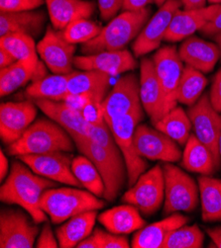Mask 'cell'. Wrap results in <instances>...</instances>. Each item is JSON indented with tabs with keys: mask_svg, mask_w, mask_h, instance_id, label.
Wrapping results in <instances>:
<instances>
[{
	"mask_svg": "<svg viewBox=\"0 0 221 248\" xmlns=\"http://www.w3.org/2000/svg\"><path fill=\"white\" fill-rule=\"evenodd\" d=\"M204 221H221V180L207 175L198 179Z\"/></svg>",
	"mask_w": 221,
	"mask_h": 248,
	"instance_id": "obj_30",
	"label": "cell"
},
{
	"mask_svg": "<svg viewBox=\"0 0 221 248\" xmlns=\"http://www.w3.org/2000/svg\"><path fill=\"white\" fill-rule=\"evenodd\" d=\"M73 141L78 151L88 157L100 171L105 184L103 199L113 202L128 181L125 160L117 143L103 147L88 138L75 139Z\"/></svg>",
	"mask_w": 221,
	"mask_h": 248,
	"instance_id": "obj_3",
	"label": "cell"
},
{
	"mask_svg": "<svg viewBox=\"0 0 221 248\" xmlns=\"http://www.w3.org/2000/svg\"><path fill=\"white\" fill-rule=\"evenodd\" d=\"M97 215V211H87L68 218L56 232L60 247H77L82 240L90 235Z\"/></svg>",
	"mask_w": 221,
	"mask_h": 248,
	"instance_id": "obj_27",
	"label": "cell"
},
{
	"mask_svg": "<svg viewBox=\"0 0 221 248\" xmlns=\"http://www.w3.org/2000/svg\"><path fill=\"white\" fill-rule=\"evenodd\" d=\"M204 241V234L198 225H185L170 233L163 248H201Z\"/></svg>",
	"mask_w": 221,
	"mask_h": 248,
	"instance_id": "obj_37",
	"label": "cell"
},
{
	"mask_svg": "<svg viewBox=\"0 0 221 248\" xmlns=\"http://www.w3.org/2000/svg\"><path fill=\"white\" fill-rule=\"evenodd\" d=\"M218 150H219V155H220V160H221V134H220L219 142H218Z\"/></svg>",
	"mask_w": 221,
	"mask_h": 248,
	"instance_id": "obj_54",
	"label": "cell"
},
{
	"mask_svg": "<svg viewBox=\"0 0 221 248\" xmlns=\"http://www.w3.org/2000/svg\"><path fill=\"white\" fill-rule=\"evenodd\" d=\"M38 54L55 74H69L75 65L76 45L68 43L63 31L48 27L43 39L37 45Z\"/></svg>",
	"mask_w": 221,
	"mask_h": 248,
	"instance_id": "obj_12",
	"label": "cell"
},
{
	"mask_svg": "<svg viewBox=\"0 0 221 248\" xmlns=\"http://www.w3.org/2000/svg\"><path fill=\"white\" fill-rule=\"evenodd\" d=\"M37 174L58 183L84 188L71 169L73 156L67 152L26 155L17 157Z\"/></svg>",
	"mask_w": 221,
	"mask_h": 248,
	"instance_id": "obj_13",
	"label": "cell"
},
{
	"mask_svg": "<svg viewBox=\"0 0 221 248\" xmlns=\"http://www.w3.org/2000/svg\"><path fill=\"white\" fill-rule=\"evenodd\" d=\"M36 247L38 248H58L60 247L58 238L55 236L53 230L46 221L45 225L42 228V231L40 232V234L38 235V239L36 241Z\"/></svg>",
	"mask_w": 221,
	"mask_h": 248,
	"instance_id": "obj_41",
	"label": "cell"
},
{
	"mask_svg": "<svg viewBox=\"0 0 221 248\" xmlns=\"http://www.w3.org/2000/svg\"><path fill=\"white\" fill-rule=\"evenodd\" d=\"M101 224L110 232L116 234H129L143 229L146 220L140 211L133 205H121L109 209L98 216Z\"/></svg>",
	"mask_w": 221,
	"mask_h": 248,
	"instance_id": "obj_26",
	"label": "cell"
},
{
	"mask_svg": "<svg viewBox=\"0 0 221 248\" xmlns=\"http://www.w3.org/2000/svg\"><path fill=\"white\" fill-rule=\"evenodd\" d=\"M138 154L146 159L177 162L183 155L176 141L166 134L147 125H138L134 133Z\"/></svg>",
	"mask_w": 221,
	"mask_h": 248,
	"instance_id": "obj_15",
	"label": "cell"
},
{
	"mask_svg": "<svg viewBox=\"0 0 221 248\" xmlns=\"http://www.w3.org/2000/svg\"><path fill=\"white\" fill-rule=\"evenodd\" d=\"M144 112L141 104L128 114L107 123L122 155L124 157L128 174L127 183L130 187L136 183L138 178L148 167V163L138 154L134 143V133L139 123L144 118Z\"/></svg>",
	"mask_w": 221,
	"mask_h": 248,
	"instance_id": "obj_6",
	"label": "cell"
},
{
	"mask_svg": "<svg viewBox=\"0 0 221 248\" xmlns=\"http://www.w3.org/2000/svg\"><path fill=\"white\" fill-rule=\"evenodd\" d=\"M141 105L140 84L133 73L119 78L114 87L102 102L104 120L106 123L124 116Z\"/></svg>",
	"mask_w": 221,
	"mask_h": 248,
	"instance_id": "obj_16",
	"label": "cell"
},
{
	"mask_svg": "<svg viewBox=\"0 0 221 248\" xmlns=\"http://www.w3.org/2000/svg\"><path fill=\"white\" fill-rule=\"evenodd\" d=\"M76 143L59 124L49 119H39L15 142L8 145V154L14 156L42 155L53 152H73Z\"/></svg>",
	"mask_w": 221,
	"mask_h": 248,
	"instance_id": "obj_2",
	"label": "cell"
},
{
	"mask_svg": "<svg viewBox=\"0 0 221 248\" xmlns=\"http://www.w3.org/2000/svg\"><path fill=\"white\" fill-rule=\"evenodd\" d=\"M40 62V61H39ZM38 62L17 61L13 64L0 68V94L7 96L32 80Z\"/></svg>",
	"mask_w": 221,
	"mask_h": 248,
	"instance_id": "obj_32",
	"label": "cell"
},
{
	"mask_svg": "<svg viewBox=\"0 0 221 248\" xmlns=\"http://www.w3.org/2000/svg\"><path fill=\"white\" fill-rule=\"evenodd\" d=\"M36 104L31 101L6 102L0 106V137L5 144L18 140L34 123Z\"/></svg>",
	"mask_w": 221,
	"mask_h": 248,
	"instance_id": "obj_17",
	"label": "cell"
},
{
	"mask_svg": "<svg viewBox=\"0 0 221 248\" xmlns=\"http://www.w3.org/2000/svg\"><path fill=\"white\" fill-rule=\"evenodd\" d=\"M71 169L73 174L85 190L100 198L104 197V181L100 171L88 157L84 155L73 157Z\"/></svg>",
	"mask_w": 221,
	"mask_h": 248,
	"instance_id": "obj_34",
	"label": "cell"
},
{
	"mask_svg": "<svg viewBox=\"0 0 221 248\" xmlns=\"http://www.w3.org/2000/svg\"><path fill=\"white\" fill-rule=\"evenodd\" d=\"M162 167L165 180L164 214L170 216L178 212L194 211L201 198L199 184L173 163L167 162Z\"/></svg>",
	"mask_w": 221,
	"mask_h": 248,
	"instance_id": "obj_7",
	"label": "cell"
},
{
	"mask_svg": "<svg viewBox=\"0 0 221 248\" xmlns=\"http://www.w3.org/2000/svg\"><path fill=\"white\" fill-rule=\"evenodd\" d=\"M151 10L124 11L109 21L101 34L82 46L85 55H93L106 51H120L136 39L149 21Z\"/></svg>",
	"mask_w": 221,
	"mask_h": 248,
	"instance_id": "obj_4",
	"label": "cell"
},
{
	"mask_svg": "<svg viewBox=\"0 0 221 248\" xmlns=\"http://www.w3.org/2000/svg\"><path fill=\"white\" fill-rule=\"evenodd\" d=\"M38 225L26 211L3 208L0 213V247L32 248L40 232Z\"/></svg>",
	"mask_w": 221,
	"mask_h": 248,
	"instance_id": "obj_11",
	"label": "cell"
},
{
	"mask_svg": "<svg viewBox=\"0 0 221 248\" xmlns=\"http://www.w3.org/2000/svg\"><path fill=\"white\" fill-rule=\"evenodd\" d=\"M207 85L204 73L189 65H186L178 88V102L192 106L202 97Z\"/></svg>",
	"mask_w": 221,
	"mask_h": 248,
	"instance_id": "obj_35",
	"label": "cell"
},
{
	"mask_svg": "<svg viewBox=\"0 0 221 248\" xmlns=\"http://www.w3.org/2000/svg\"><path fill=\"white\" fill-rule=\"evenodd\" d=\"M16 62V59L8 51L3 47H0V68H5Z\"/></svg>",
	"mask_w": 221,
	"mask_h": 248,
	"instance_id": "obj_46",
	"label": "cell"
},
{
	"mask_svg": "<svg viewBox=\"0 0 221 248\" xmlns=\"http://www.w3.org/2000/svg\"><path fill=\"white\" fill-rule=\"evenodd\" d=\"M102 28L88 19H80L70 23L63 31L66 40L72 44H85L101 34Z\"/></svg>",
	"mask_w": 221,
	"mask_h": 248,
	"instance_id": "obj_38",
	"label": "cell"
},
{
	"mask_svg": "<svg viewBox=\"0 0 221 248\" xmlns=\"http://www.w3.org/2000/svg\"><path fill=\"white\" fill-rule=\"evenodd\" d=\"M214 40H215V42H216L217 46H219V48H220V53H221V33H219V34L215 35V36H214Z\"/></svg>",
	"mask_w": 221,
	"mask_h": 248,
	"instance_id": "obj_51",
	"label": "cell"
},
{
	"mask_svg": "<svg viewBox=\"0 0 221 248\" xmlns=\"http://www.w3.org/2000/svg\"><path fill=\"white\" fill-rule=\"evenodd\" d=\"M111 76L96 70L73 71L68 83V95H86L102 103L108 94Z\"/></svg>",
	"mask_w": 221,
	"mask_h": 248,
	"instance_id": "obj_24",
	"label": "cell"
},
{
	"mask_svg": "<svg viewBox=\"0 0 221 248\" xmlns=\"http://www.w3.org/2000/svg\"><path fill=\"white\" fill-rule=\"evenodd\" d=\"M165 200V180L163 167L155 165L145 171L136 183L122 197V201L135 206L144 216L154 215Z\"/></svg>",
	"mask_w": 221,
	"mask_h": 248,
	"instance_id": "obj_9",
	"label": "cell"
},
{
	"mask_svg": "<svg viewBox=\"0 0 221 248\" xmlns=\"http://www.w3.org/2000/svg\"><path fill=\"white\" fill-rule=\"evenodd\" d=\"M58 183L35 173L22 160H14L6 180L0 188V200L8 205H17L26 211L37 222L47 221V214L41 208V198L48 189Z\"/></svg>",
	"mask_w": 221,
	"mask_h": 248,
	"instance_id": "obj_1",
	"label": "cell"
},
{
	"mask_svg": "<svg viewBox=\"0 0 221 248\" xmlns=\"http://www.w3.org/2000/svg\"><path fill=\"white\" fill-rule=\"evenodd\" d=\"M208 96L213 108L221 113V68L215 74Z\"/></svg>",
	"mask_w": 221,
	"mask_h": 248,
	"instance_id": "obj_43",
	"label": "cell"
},
{
	"mask_svg": "<svg viewBox=\"0 0 221 248\" xmlns=\"http://www.w3.org/2000/svg\"><path fill=\"white\" fill-rule=\"evenodd\" d=\"M207 2H209L210 5H216L221 4V0H207Z\"/></svg>",
	"mask_w": 221,
	"mask_h": 248,
	"instance_id": "obj_52",
	"label": "cell"
},
{
	"mask_svg": "<svg viewBox=\"0 0 221 248\" xmlns=\"http://www.w3.org/2000/svg\"><path fill=\"white\" fill-rule=\"evenodd\" d=\"M75 66L82 70L104 72L112 77L134 70L137 61L128 49H120L76 57Z\"/></svg>",
	"mask_w": 221,
	"mask_h": 248,
	"instance_id": "obj_20",
	"label": "cell"
},
{
	"mask_svg": "<svg viewBox=\"0 0 221 248\" xmlns=\"http://www.w3.org/2000/svg\"><path fill=\"white\" fill-rule=\"evenodd\" d=\"M182 61L203 73H209L221 58L217 44L204 41L199 37L187 38L179 47Z\"/></svg>",
	"mask_w": 221,
	"mask_h": 248,
	"instance_id": "obj_22",
	"label": "cell"
},
{
	"mask_svg": "<svg viewBox=\"0 0 221 248\" xmlns=\"http://www.w3.org/2000/svg\"><path fill=\"white\" fill-rule=\"evenodd\" d=\"M72 73V72H71ZM69 74H53L33 81L26 89V94L32 99H47L53 101H65L68 96Z\"/></svg>",
	"mask_w": 221,
	"mask_h": 248,
	"instance_id": "obj_31",
	"label": "cell"
},
{
	"mask_svg": "<svg viewBox=\"0 0 221 248\" xmlns=\"http://www.w3.org/2000/svg\"><path fill=\"white\" fill-rule=\"evenodd\" d=\"M0 47L5 48L16 61L39 62L37 46L34 38L29 35L13 33L0 37Z\"/></svg>",
	"mask_w": 221,
	"mask_h": 248,
	"instance_id": "obj_36",
	"label": "cell"
},
{
	"mask_svg": "<svg viewBox=\"0 0 221 248\" xmlns=\"http://www.w3.org/2000/svg\"><path fill=\"white\" fill-rule=\"evenodd\" d=\"M36 106L51 120L64 128L72 140L88 138L87 131L90 122L84 113L65 101H53L47 99H35Z\"/></svg>",
	"mask_w": 221,
	"mask_h": 248,
	"instance_id": "obj_18",
	"label": "cell"
},
{
	"mask_svg": "<svg viewBox=\"0 0 221 248\" xmlns=\"http://www.w3.org/2000/svg\"><path fill=\"white\" fill-rule=\"evenodd\" d=\"M206 233L208 234V236L212 240L213 244L216 247L221 248V227L207 229L206 230Z\"/></svg>",
	"mask_w": 221,
	"mask_h": 248,
	"instance_id": "obj_49",
	"label": "cell"
},
{
	"mask_svg": "<svg viewBox=\"0 0 221 248\" xmlns=\"http://www.w3.org/2000/svg\"><path fill=\"white\" fill-rule=\"evenodd\" d=\"M189 217L174 213L162 220L137 231L131 246L133 248H163V245L171 232L187 225Z\"/></svg>",
	"mask_w": 221,
	"mask_h": 248,
	"instance_id": "obj_23",
	"label": "cell"
},
{
	"mask_svg": "<svg viewBox=\"0 0 221 248\" xmlns=\"http://www.w3.org/2000/svg\"><path fill=\"white\" fill-rule=\"evenodd\" d=\"M96 236L100 248H129V240L124 234H116L112 232H106L102 230L96 229L93 232Z\"/></svg>",
	"mask_w": 221,
	"mask_h": 248,
	"instance_id": "obj_39",
	"label": "cell"
},
{
	"mask_svg": "<svg viewBox=\"0 0 221 248\" xmlns=\"http://www.w3.org/2000/svg\"><path fill=\"white\" fill-rule=\"evenodd\" d=\"M40 205L53 224L58 225L79 214L101 210L105 203L100 197L79 187H53L44 192Z\"/></svg>",
	"mask_w": 221,
	"mask_h": 248,
	"instance_id": "obj_5",
	"label": "cell"
},
{
	"mask_svg": "<svg viewBox=\"0 0 221 248\" xmlns=\"http://www.w3.org/2000/svg\"><path fill=\"white\" fill-rule=\"evenodd\" d=\"M45 24L43 12L24 11L1 13L0 15V37L8 34L20 33L31 37L38 36Z\"/></svg>",
	"mask_w": 221,
	"mask_h": 248,
	"instance_id": "obj_28",
	"label": "cell"
},
{
	"mask_svg": "<svg viewBox=\"0 0 221 248\" xmlns=\"http://www.w3.org/2000/svg\"><path fill=\"white\" fill-rule=\"evenodd\" d=\"M153 2L154 0H124L122 9L124 11H141Z\"/></svg>",
	"mask_w": 221,
	"mask_h": 248,
	"instance_id": "obj_45",
	"label": "cell"
},
{
	"mask_svg": "<svg viewBox=\"0 0 221 248\" xmlns=\"http://www.w3.org/2000/svg\"><path fill=\"white\" fill-rule=\"evenodd\" d=\"M139 84L141 104L154 125L163 117V98L153 60L141 61Z\"/></svg>",
	"mask_w": 221,
	"mask_h": 248,
	"instance_id": "obj_21",
	"label": "cell"
},
{
	"mask_svg": "<svg viewBox=\"0 0 221 248\" xmlns=\"http://www.w3.org/2000/svg\"><path fill=\"white\" fill-rule=\"evenodd\" d=\"M9 171V164L7 157L5 156L4 153L1 151L0 153V180L3 182V180L8 176Z\"/></svg>",
	"mask_w": 221,
	"mask_h": 248,
	"instance_id": "obj_48",
	"label": "cell"
},
{
	"mask_svg": "<svg viewBox=\"0 0 221 248\" xmlns=\"http://www.w3.org/2000/svg\"><path fill=\"white\" fill-rule=\"evenodd\" d=\"M194 135L212 154L217 169L221 167L218 150V142L221 134V113L217 112L210 100L208 94L202 95L187 110Z\"/></svg>",
	"mask_w": 221,
	"mask_h": 248,
	"instance_id": "obj_10",
	"label": "cell"
},
{
	"mask_svg": "<svg viewBox=\"0 0 221 248\" xmlns=\"http://www.w3.org/2000/svg\"><path fill=\"white\" fill-rule=\"evenodd\" d=\"M155 70L163 98V117L177 107L178 88L184 70V62L175 46L159 48L153 57Z\"/></svg>",
	"mask_w": 221,
	"mask_h": 248,
	"instance_id": "obj_8",
	"label": "cell"
},
{
	"mask_svg": "<svg viewBox=\"0 0 221 248\" xmlns=\"http://www.w3.org/2000/svg\"><path fill=\"white\" fill-rule=\"evenodd\" d=\"M221 11V4L205 6L200 9L179 10L165 36V41L176 43L190 37L196 31H201Z\"/></svg>",
	"mask_w": 221,
	"mask_h": 248,
	"instance_id": "obj_19",
	"label": "cell"
},
{
	"mask_svg": "<svg viewBox=\"0 0 221 248\" xmlns=\"http://www.w3.org/2000/svg\"><path fill=\"white\" fill-rule=\"evenodd\" d=\"M53 27L64 31L68 25L80 19H88L95 4L85 0H45Z\"/></svg>",
	"mask_w": 221,
	"mask_h": 248,
	"instance_id": "obj_25",
	"label": "cell"
},
{
	"mask_svg": "<svg viewBox=\"0 0 221 248\" xmlns=\"http://www.w3.org/2000/svg\"><path fill=\"white\" fill-rule=\"evenodd\" d=\"M78 248H100V244H98L96 236L92 233L91 235H88L84 240H82L78 245Z\"/></svg>",
	"mask_w": 221,
	"mask_h": 248,
	"instance_id": "obj_50",
	"label": "cell"
},
{
	"mask_svg": "<svg viewBox=\"0 0 221 248\" xmlns=\"http://www.w3.org/2000/svg\"><path fill=\"white\" fill-rule=\"evenodd\" d=\"M153 126L181 145H186L192 128L187 113L180 106L170 110Z\"/></svg>",
	"mask_w": 221,
	"mask_h": 248,
	"instance_id": "obj_33",
	"label": "cell"
},
{
	"mask_svg": "<svg viewBox=\"0 0 221 248\" xmlns=\"http://www.w3.org/2000/svg\"><path fill=\"white\" fill-rule=\"evenodd\" d=\"M45 0H0L1 13L32 11L40 7Z\"/></svg>",
	"mask_w": 221,
	"mask_h": 248,
	"instance_id": "obj_40",
	"label": "cell"
},
{
	"mask_svg": "<svg viewBox=\"0 0 221 248\" xmlns=\"http://www.w3.org/2000/svg\"><path fill=\"white\" fill-rule=\"evenodd\" d=\"M182 6L181 0H167L149 19L132 46L135 57H143L160 47L175 14Z\"/></svg>",
	"mask_w": 221,
	"mask_h": 248,
	"instance_id": "obj_14",
	"label": "cell"
},
{
	"mask_svg": "<svg viewBox=\"0 0 221 248\" xmlns=\"http://www.w3.org/2000/svg\"><path fill=\"white\" fill-rule=\"evenodd\" d=\"M166 1H167V0H154V2H155L158 6H162Z\"/></svg>",
	"mask_w": 221,
	"mask_h": 248,
	"instance_id": "obj_53",
	"label": "cell"
},
{
	"mask_svg": "<svg viewBox=\"0 0 221 248\" xmlns=\"http://www.w3.org/2000/svg\"><path fill=\"white\" fill-rule=\"evenodd\" d=\"M124 0H98V9L104 21L113 19L123 6Z\"/></svg>",
	"mask_w": 221,
	"mask_h": 248,
	"instance_id": "obj_42",
	"label": "cell"
},
{
	"mask_svg": "<svg viewBox=\"0 0 221 248\" xmlns=\"http://www.w3.org/2000/svg\"><path fill=\"white\" fill-rule=\"evenodd\" d=\"M182 5L186 10L200 9L205 7L207 0H181Z\"/></svg>",
	"mask_w": 221,
	"mask_h": 248,
	"instance_id": "obj_47",
	"label": "cell"
},
{
	"mask_svg": "<svg viewBox=\"0 0 221 248\" xmlns=\"http://www.w3.org/2000/svg\"><path fill=\"white\" fill-rule=\"evenodd\" d=\"M182 166L202 175H212L217 169L212 154L195 135H190L182 156Z\"/></svg>",
	"mask_w": 221,
	"mask_h": 248,
	"instance_id": "obj_29",
	"label": "cell"
},
{
	"mask_svg": "<svg viewBox=\"0 0 221 248\" xmlns=\"http://www.w3.org/2000/svg\"><path fill=\"white\" fill-rule=\"evenodd\" d=\"M201 32L207 37H214L221 33V11L201 30Z\"/></svg>",
	"mask_w": 221,
	"mask_h": 248,
	"instance_id": "obj_44",
	"label": "cell"
}]
</instances>
